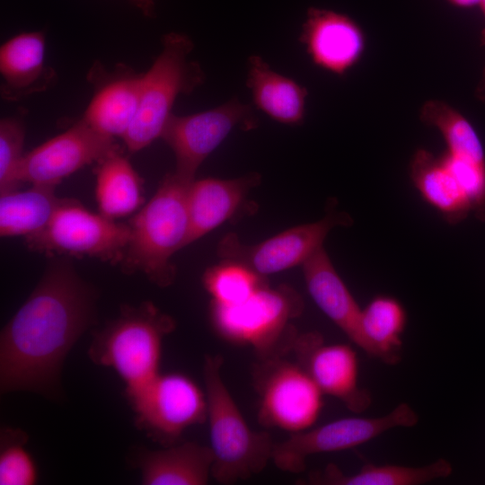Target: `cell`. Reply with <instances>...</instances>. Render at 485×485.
Wrapping results in <instances>:
<instances>
[{
  "label": "cell",
  "instance_id": "cell-12",
  "mask_svg": "<svg viewBox=\"0 0 485 485\" xmlns=\"http://www.w3.org/2000/svg\"><path fill=\"white\" fill-rule=\"evenodd\" d=\"M349 221L345 215L330 213L317 222L291 227L253 245L242 243L236 234H228L220 242L218 253L224 260L241 263L265 278L302 265L322 247L333 227Z\"/></svg>",
  "mask_w": 485,
  "mask_h": 485
},
{
  "label": "cell",
  "instance_id": "cell-13",
  "mask_svg": "<svg viewBox=\"0 0 485 485\" xmlns=\"http://www.w3.org/2000/svg\"><path fill=\"white\" fill-rule=\"evenodd\" d=\"M117 151L115 138L80 119L66 131L24 154L21 181L56 188L83 167L99 163Z\"/></svg>",
  "mask_w": 485,
  "mask_h": 485
},
{
  "label": "cell",
  "instance_id": "cell-19",
  "mask_svg": "<svg viewBox=\"0 0 485 485\" xmlns=\"http://www.w3.org/2000/svg\"><path fill=\"white\" fill-rule=\"evenodd\" d=\"M307 290L319 309L357 347L361 346L359 307L323 247L303 264Z\"/></svg>",
  "mask_w": 485,
  "mask_h": 485
},
{
  "label": "cell",
  "instance_id": "cell-17",
  "mask_svg": "<svg viewBox=\"0 0 485 485\" xmlns=\"http://www.w3.org/2000/svg\"><path fill=\"white\" fill-rule=\"evenodd\" d=\"M45 57L41 31L22 32L6 40L0 48L2 99L17 101L52 86L57 75Z\"/></svg>",
  "mask_w": 485,
  "mask_h": 485
},
{
  "label": "cell",
  "instance_id": "cell-25",
  "mask_svg": "<svg viewBox=\"0 0 485 485\" xmlns=\"http://www.w3.org/2000/svg\"><path fill=\"white\" fill-rule=\"evenodd\" d=\"M95 198L99 212L111 219L138 211L144 204L141 179L119 151L98 163Z\"/></svg>",
  "mask_w": 485,
  "mask_h": 485
},
{
  "label": "cell",
  "instance_id": "cell-30",
  "mask_svg": "<svg viewBox=\"0 0 485 485\" xmlns=\"http://www.w3.org/2000/svg\"><path fill=\"white\" fill-rule=\"evenodd\" d=\"M25 122L20 116L0 121V194L19 189L24 157Z\"/></svg>",
  "mask_w": 485,
  "mask_h": 485
},
{
  "label": "cell",
  "instance_id": "cell-27",
  "mask_svg": "<svg viewBox=\"0 0 485 485\" xmlns=\"http://www.w3.org/2000/svg\"><path fill=\"white\" fill-rule=\"evenodd\" d=\"M420 119L442 135L446 152L485 164V151L476 129L458 110L441 100L425 101Z\"/></svg>",
  "mask_w": 485,
  "mask_h": 485
},
{
  "label": "cell",
  "instance_id": "cell-5",
  "mask_svg": "<svg viewBox=\"0 0 485 485\" xmlns=\"http://www.w3.org/2000/svg\"><path fill=\"white\" fill-rule=\"evenodd\" d=\"M304 303L292 287L265 283L245 301L233 305L211 301L210 322L215 331L235 345L251 347L261 360L280 357L292 349L297 332L290 322Z\"/></svg>",
  "mask_w": 485,
  "mask_h": 485
},
{
  "label": "cell",
  "instance_id": "cell-16",
  "mask_svg": "<svg viewBox=\"0 0 485 485\" xmlns=\"http://www.w3.org/2000/svg\"><path fill=\"white\" fill-rule=\"evenodd\" d=\"M142 75L124 65L108 71L96 63L88 74L94 93L82 119L101 134L122 139L137 112Z\"/></svg>",
  "mask_w": 485,
  "mask_h": 485
},
{
  "label": "cell",
  "instance_id": "cell-3",
  "mask_svg": "<svg viewBox=\"0 0 485 485\" xmlns=\"http://www.w3.org/2000/svg\"><path fill=\"white\" fill-rule=\"evenodd\" d=\"M224 359L207 355L203 366L210 448L211 477L221 484L245 481L271 461L274 442L267 432L251 428L222 376Z\"/></svg>",
  "mask_w": 485,
  "mask_h": 485
},
{
  "label": "cell",
  "instance_id": "cell-34",
  "mask_svg": "<svg viewBox=\"0 0 485 485\" xmlns=\"http://www.w3.org/2000/svg\"><path fill=\"white\" fill-rule=\"evenodd\" d=\"M479 5L481 8V12L485 21V0H480ZM481 46L485 47V26L481 32Z\"/></svg>",
  "mask_w": 485,
  "mask_h": 485
},
{
  "label": "cell",
  "instance_id": "cell-10",
  "mask_svg": "<svg viewBox=\"0 0 485 485\" xmlns=\"http://www.w3.org/2000/svg\"><path fill=\"white\" fill-rule=\"evenodd\" d=\"M419 416L407 403L398 404L388 414L376 418L350 417L292 433L274 443L271 461L289 473L305 470L306 459L317 454L348 450L366 444L389 429L417 425Z\"/></svg>",
  "mask_w": 485,
  "mask_h": 485
},
{
  "label": "cell",
  "instance_id": "cell-4",
  "mask_svg": "<svg viewBox=\"0 0 485 485\" xmlns=\"http://www.w3.org/2000/svg\"><path fill=\"white\" fill-rule=\"evenodd\" d=\"M174 329L173 319L151 302L124 305L116 319L94 333L88 356L95 365L112 368L128 394L160 373L163 342Z\"/></svg>",
  "mask_w": 485,
  "mask_h": 485
},
{
  "label": "cell",
  "instance_id": "cell-29",
  "mask_svg": "<svg viewBox=\"0 0 485 485\" xmlns=\"http://www.w3.org/2000/svg\"><path fill=\"white\" fill-rule=\"evenodd\" d=\"M27 434L4 428L0 436V484L33 485L38 481L36 463L26 448Z\"/></svg>",
  "mask_w": 485,
  "mask_h": 485
},
{
  "label": "cell",
  "instance_id": "cell-23",
  "mask_svg": "<svg viewBox=\"0 0 485 485\" xmlns=\"http://www.w3.org/2000/svg\"><path fill=\"white\" fill-rule=\"evenodd\" d=\"M406 323L407 313L399 300L383 295L374 297L361 310L360 348L385 364H397Z\"/></svg>",
  "mask_w": 485,
  "mask_h": 485
},
{
  "label": "cell",
  "instance_id": "cell-6",
  "mask_svg": "<svg viewBox=\"0 0 485 485\" xmlns=\"http://www.w3.org/2000/svg\"><path fill=\"white\" fill-rule=\"evenodd\" d=\"M193 48L192 40L183 33L163 35L159 55L142 75L137 115L122 137L130 153L161 138L177 97L190 93L204 83L202 68L189 59Z\"/></svg>",
  "mask_w": 485,
  "mask_h": 485
},
{
  "label": "cell",
  "instance_id": "cell-26",
  "mask_svg": "<svg viewBox=\"0 0 485 485\" xmlns=\"http://www.w3.org/2000/svg\"><path fill=\"white\" fill-rule=\"evenodd\" d=\"M60 200L54 187L42 185L1 194V237L28 238L40 233L50 221Z\"/></svg>",
  "mask_w": 485,
  "mask_h": 485
},
{
  "label": "cell",
  "instance_id": "cell-31",
  "mask_svg": "<svg viewBox=\"0 0 485 485\" xmlns=\"http://www.w3.org/2000/svg\"><path fill=\"white\" fill-rule=\"evenodd\" d=\"M146 17H153L154 14V0H130Z\"/></svg>",
  "mask_w": 485,
  "mask_h": 485
},
{
  "label": "cell",
  "instance_id": "cell-2",
  "mask_svg": "<svg viewBox=\"0 0 485 485\" xmlns=\"http://www.w3.org/2000/svg\"><path fill=\"white\" fill-rule=\"evenodd\" d=\"M188 181L166 175L154 196L128 223L130 237L121 261L127 272H141L154 284L170 286L176 275L172 256L187 246L190 222Z\"/></svg>",
  "mask_w": 485,
  "mask_h": 485
},
{
  "label": "cell",
  "instance_id": "cell-18",
  "mask_svg": "<svg viewBox=\"0 0 485 485\" xmlns=\"http://www.w3.org/2000/svg\"><path fill=\"white\" fill-rule=\"evenodd\" d=\"M260 181L255 172L235 179L193 180L188 188L189 236L193 243L230 219Z\"/></svg>",
  "mask_w": 485,
  "mask_h": 485
},
{
  "label": "cell",
  "instance_id": "cell-22",
  "mask_svg": "<svg viewBox=\"0 0 485 485\" xmlns=\"http://www.w3.org/2000/svg\"><path fill=\"white\" fill-rule=\"evenodd\" d=\"M247 86L255 106L272 119L287 125L304 121L307 89L273 71L259 56L248 60Z\"/></svg>",
  "mask_w": 485,
  "mask_h": 485
},
{
  "label": "cell",
  "instance_id": "cell-24",
  "mask_svg": "<svg viewBox=\"0 0 485 485\" xmlns=\"http://www.w3.org/2000/svg\"><path fill=\"white\" fill-rule=\"evenodd\" d=\"M453 471L445 459H438L424 466L366 463L356 473L345 474L330 463L323 470L313 472L307 483L314 485H419L448 477Z\"/></svg>",
  "mask_w": 485,
  "mask_h": 485
},
{
  "label": "cell",
  "instance_id": "cell-15",
  "mask_svg": "<svg viewBox=\"0 0 485 485\" xmlns=\"http://www.w3.org/2000/svg\"><path fill=\"white\" fill-rule=\"evenodd\" d=\"M313 63L342 76L362 58L366 38L351 17L332 10L310 7L299 38Z\"/></svg>",
  "mask_w": 485,
  "mask_h": 485
},
{
  "label": "cell",
  "instance_id": "cell-32",
  "mask_svg": "<svg viewBox=\"0 0 485 485\" xmlns=\"http://www.w3.org/2000/svg\"><path fill=\"white\" fill-rule=\"evenodd\" d=\"M475 97L485 103V66L483 67L481 79L475 88Z\"/></svg>",
  "mask_w": 485,
  "mask_h": 485
},
{
  "label": "cell",
  "instance_id": "cell-21",
  "mask_svg": "<svg viewBox=\"0 0 485 485\" xmlns=\"http://www.w3.org/2000/svg\"><path fill=\"white\" fill-rule=\"evenodd\" d=\"M410 179L421 197L451 223L463 220L472 211L470 197L449 169L443 154L420 148L410 163Z\"/></svg>",
  "mask_w": 485,
  "mask_h": 485
},
{
  "label": "cell",
  "instance_id": "cell-14",
  "mask_svg": "<svg viewBox=\"0 0 485 485\" xmlns=\"http://www.w3.org/2000/svg\"><path fill=\"white\" fill-rule=\"evenodd\" d=\"M292 349L324 395L338 399L354 413L370 406L372 397L359 384L358 358L351 346L327 344L320 333L311 331L297 334Z\"/></svg>",
  "mask_w": 485,
  "mask_h": 485
},
{
  "label": "cell",
  "instance_id": "cell-1",
  "mask_svg": "<svg viewBox=\"0 0 485 485\" xmlns=\"http://www.w3.org/2000/svg\"><path fill=\"white\" fill-rule=\"evenodd\" d=\"M96 300L95 289L70 260L50 261L1 331V392L55 395L66 357L95 320Z\"/></svg>",
  "mask_w": 485,
  "mask_h": 485
},
{
  "label": "cell",
  "instance_id": "cell-20",
  "mask_svg": "<svg viewBox=\"0 0 485 485\" xmlns=\"http://www.w3.org/2000/svg\"><path fill=\"white\" fill-rule=\"evenodd\" d=\"M145 485H204L211 477L210 446L195 442L141 451L136 460Z\"/></svg>",
  "mask_w": 485,
  "mask_h": 485
},
{
  "label": "cell",
  "instance_id": "cell-8",
  "mask_svg": "<svg viewBox=\"0 0 485 485\" xmlns=\"http://www.w3.org/2000/svg\"><path fill=\"white\" fill-rule=\"evenodd\" d=\"M126 396L137 428L164 446L176 444L187 428L207 419L205 389L182 373H159Z\"/></svg>",
  "mask_w": 485,
  "mask_h": 485
},
{
  "label": "cell",
  "instance_id": "cell-11",
  "mask_svg": "<svg viewBox=\"0 0 485 485\" xmlns=\"http://www.w3.org/2000/svg\"><path fill=\"white\" fill-rule=\"evenodd\" d=\"M257 118L250 105L234 98L208 110L187 115L172 114L161 138L172 150L181 178L192 181L204 160L239 127L249 130L257 127Z\"/></svg>",
  "mask_w": 485,
  "mask_h": 485
},
{
  "label": "cell",
  "instance_id": "cell-28",
  "mask_svg": "<svg viewBox=\"0 0 485 485\" xmlns=\"http://www.w3.org/2000/svg\"><path fill=\"white\" fill-rule=\"evenodd\" d=\"M263 278L241 263L224 260L218 265L207 269L202 280L212 302L233 305L249 298L264 284Z\"/></svg>",
  "mask_w": 485,
  "mask_h": 485
},
{
  "label": "cell",
  "instance_id": "cell-7",
  "mask_svg": "<svg viewBox=\"0 0 485 485\" xmlns=\"http://www.w3.org/2000/svg\"><path fill=\"white\" fill-rule=\"evenodd\" d=\"M129 237L128 224L93 213L75 199L61 198L46 227L26 238V243L33 251L115 264L121 263Z\"/></svg>",
  "mask_w": 485,
  "mask_h": 485
},
{
  "label": "cell",
  "instance_id": "cell-33",
  "mask_svg": "<svg viewBox=\"0 0 485 485\" xmlns=\"http://www.w3.org/2000/svg\"><path fill=\"white\" fill-rule=\"evenodd\" d=\"M450 4L458 8H472L479 5L480 0H446Z\"/></svg>",
  "mask_w": 485,
  "mask_h": 485
},
{
  "label": "cell",
  "instance_id": "cell-9",
  "mask_svg": "<svg viewBox=\"0 0 485 485\" xmlns=\"http://www.w3.org/2000/svg\"><path fill=\"white\" fill-rule=\"evenodd\" d=\"M254 381L261 426L292 434L309 429L317 422L324 393L300 364L280 357L262 360Z\"/></svg>",
  "mask_w": 485,
  "mask_h": 485
}]
</instances>
